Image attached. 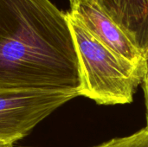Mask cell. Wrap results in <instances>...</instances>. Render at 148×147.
<instances>
[{
  "mask_svg": "<svg viewBox=\"0 0 148 147\" xmlns=\"http://www.w3.org/2000/svg\"><path fill=\"white\" fill-rule=\"evenodd\" d=\"M69 13L98 41L134 63L148 64L141 52L95 0H69Z\"/></svg>",
  "mask_w": 148,
  "mask_h": 147,
  "instance_id": "obj_4",
  "label": "cell"
},
{
  "mask_svg": "<svg viewBox=\"0 0 148 147\" xmlns=\"http://www.w3.org/2000/svg\"><path fill=\"white\" fill-rule=\"evenodd\" d=\"M95 147H148V128L146 126L129 136L115 138Z\"/></svg>",
  "mask_w": 148,
  "mask_h": 147,
  "instance_id": "obj_6",
  "label": "cell"
},
{
  "mask_svg": "<svg viewBox=\"0 0 148 147\" xmlns=\"http://www.w3.org/2000/svg\"><path fill=\"white\" fill-rule=\"evenodd\" d=\"M147 60L148 0H95Z\"/></svg>",
  "mask_w": 148,
  "mask_h": 147,
  "instance_id": "obj_5",
  "label": "cell"
},
{
  "mask_svg": "<svg viewBox=\"0 0 148 147\" xmlns=\"http://www.w3.org/2000/svg\"><path fill=\"white\" fill-rule=\"evenodd\" d=\"M71 94L41 90L0 91V145L13 144L29 133Z\"/></svg>",
  "mask_w": 148,
  "mask_h": 147,
  "instance_id": "obj_3",
  "label": "cell"
},
{
  "mask_svg": "<svg viewBox=\"0 0 148 147\" xmlns=\"http://www.w3.org/2000/svg\"><path fill=\"white\" fill-rule=\"evenodd\" d=\"M82 79L81 96L98 105H124L134 101L148 72V64L134 63L111 50L67 12Z\"/></svg>",
  "mask_w": 148,
  "mask_h": 147,
  "instance_id": "obj_2",
  "label": "cell"
},
{
  "mask_svg": "<svg viewBox=\"0 0 148 147\" xmlns=\"http://www.w3.org/2000/svg\"><path fill=\"white\" fill-rule=\"evenodd\" d=\"M144 94H145V103H146V115H147V127L148 128V72L146 78L142 83Z\"/></svg>",
  "mask_w": 148,
  "mask_h": 147,
  "instance_id": "obj_7",
  "label": "cell"
},
{
  "mask_svg": "<svg viewBox=\"0 0 148 147\" xmlns=\"http://www.w3.org/2000/svg\"><path fill=\"white\" fill-rule=\"evenodd\" d=\"M82 79L67 12L50 0H0V91L81 96Z\"/></svg>",
  "mask_w": 148,
  "mask_h": 147,
  "instance_id": "obj_1",
  "label": "cell"
},
{
  "mask_svg": "<svg viewBox=\"0 0 148 147\" xmlns=\"http://www.w3.org/2000/svg\"><path fill=\"white\" fill-rule=\"evenodd\" d=\"M0 147H15L13 144H6V145H0Z\"/></svg>",
  "mask_w": 148,
  "mask_h": 147,
  "instance_id": "obj_8",
  "label": "cell"
}]
</instances>
